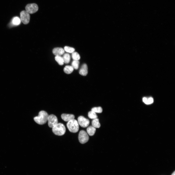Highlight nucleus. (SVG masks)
Segmentation results:
<instances>
[{
    "label": "nucleus",
    "instance_id": "nucleus-1",
    "mask_svg": "<svg viewBox=\"0 0 175 175\" xmlns=\"http://www.w3.org/2000/svg\"><path fill=\"white\" fill-rule=\"evenodd\" d=\"M49 115L46 111H41L39 112L38 116L34 117V120L37 124L42 125L48 121Z\"/></svg>",
    "mask_w": 175,
    "mask_h": 175
},
{
    "label": "nucleus",
    "instance_id": "nucleus-2",
    "mask_svg": "<svg viewBox=\"0 0 175 175\" xmlns=\"http://www.w3.org/2000/svg\"><path fill=\"white\" fill-rule=\"evenodd\" d=\"M52 128L53 132L54 134L57 135H62L66 132V129L65 126L61 123H58Z\"/></svg>",
    "mask_w": 175,
    "mask_h": 175
},
{
    "label": "nucleus",
    "instance_id": "nucleus-3",
    "mask_svg": "<svg viewBox=\"0 0 175 175\" xmlns=\"http://www.w3.org/2000/svg\"><path fill=\"white\" fill-rule=\"evenodd\" d=\"M67 126L69 130L73 133L77 132L79 129L78 121L74 119L68 121L67 124Z\"/></svg>",
    "mask_w": 175,
    "mask_h": 175
},
{
    "label": "nucleus",
    "instance_id": "nucleus-4",
    "mask_svg": "<svg viewBox=\"0 0 175 175\" xmlns=\"http://www.w3.org/2000/svg\"><path fill=\"white\" fill-rule=\"evenodd\" d=\"M78 139L80 143L84 144L88 141L89 137L87 133L85 131L81 130L79 133Z\"/></svg>",
    "mask_w": 175,
    "mask_h": 175
},
{
    "label": "nucleus",
    "instance_id": "nucleus-5",
    "mask_svg": "<svg viewBox=\"0 0 175 175\" xmlns=\"http://www.w3.org/2000/svg\"><path fill=\"white\" fill-rule=\"evenodd\" d=\"M26 11L29 14H32L36 12L38 9L37 5L35 3L29 4L25 7Z\"/></svg>",
    "mask_w": 175,
    "mask_h": 175
},
{
    "label": "nucleus",
    "instance_id": "nucleus-6",
    "mask_svg": "<svg viewBox=\"0 0 175 175\" xmlns=\"http://www.w3.org/2000/svg\"><path fill=\"white\" fill-rule=\"evenodd\" d=\"M21 20L24 24H28L30 21V16L29 14L26 10H23L20 13Z\"/></svg>",
    "mask_w": 175,
    "mask_h": 175
},
{
    "label": "nucleus",
    "instance_id": "nucleus-7",
    "mask_svg": "<svg viewBox=\"0 0 175 175\" xmlns=\"http://www.w3.org/2000/svg\"><path fill=\"white\" fill-rule=\"evenodd\" d=\"M47 121L49 126L51 128H52L58 123L57 117L53 114L49 115Z\"/></svg>",
    "mask_w": 175,
    "mask_h": 175
},
{
    "label": "nucleus",
    "instance_id": "nucleus-8",
    "mask_svg": "<svg viewBox=\"0 0 175 175\" xmlns=\"http://www.w3.org/2000/svg\"><path fill=\"white\" fill-rule=\"evenodd\" d=\"M77 121L79 124L83 128H85L88 126L90 123L88 119L82 116H79L78 117Z\"/></svg>",
    "mask_w": 175,
    "mask_h": 175
},
{
    "label": "nucleus",
    "instance_id": "nucleus-9",
    "mask_svg": "<svg viewBox=\"0 0 175 175\" xmlns=\"http://www.w3.org/2000/svg\"><path fill=\"white\" fill-rule=\"evenodd\" d=\"M64 49L61 47L54 48L52 50L53 54L56 56H61L64 53Z\"/></svg>",
    "mask_w": 175,
    "mask_h": 175
},
{
    "label": "nucleus",
    "instance_id": "nucleus-10",
    "mask_svg": "<svg viewBox=\"0 0 175 175\" xmlns=\"http://www.w3.org/2000/svg\"><path fill=\"white\" fill-rule=\"evenodd\" d=\"M61 118L64 121L68 122L74 119L75 116L73 114H63L61 115Z\"/></svg>",
    "mask_w": 175,
    "mask_h": 175
},
{
    "label": "nucleus",
    "instance_id": "nucleus-11",
    "mask_svg": "<svg viewBox=\"0 0 175 175\" xmlns=\"http://www.w3.org/2000/svg\"><path fill=\"white\" fill-rule=\"evenodd\" d=\"M79 73L81 75L83 76H86L88 73V68L86 64H84L80 69Z\"/></svg>",
    "mask_w": 175,
    "mask_h": 175
},
{
    "label": "nucleus",
    "instance_id": "nucleus-12",
    "mask_svg": "<svg viewBox=\"0 0 175 175\" xmlns=\"http://www.w3.org/2000/svg\"><path fill=\"white\" fill-rule=\"evenodd\" d=\"M96 128L92 126L88 127L87 129V133L90 136L93 135L95 133Z\"/></svg>",
    "mask_w": 175,
    "mask_h": 175
},
{
    "label": "nucleus",
    "instance_id": "nucleus-13",
    "mask_svg": "<svg viewBox=\"0 0 175 175\" xmlns=\"http://www.w3.org/2000/svg\"><path fill=\"white\" fill-rule=\"evenodd\" d=\"M74 68L71 66L70 65H66L64 67L63 69L65 73L67 74H70L73 71Z\"/></svg>",
    "mask_w": 175,
    "mask_h": 175
},
{
    "label": "nucleus",
    "instance_id": "nucleus-14",
    "mask_svg": "<svg viewBox=\"0 0 175 175\" xmlns=\"http://www.w3.org/2000/svg\"><path fill=\"white\" fill-rule=\"evenodd\" d=\"M62 57L64 63L67 64L69 62L70 60V57L69 53H66L64 54Z\"/></svg>",
    "mask_w": 175,
    "mask_h": 175
},
{
    "label": "nucleus",
    "instance_id": "nucleus-15",
    "mask_svg": "<svg viewBox=\"0 0 175 175\" xmlns=\"http://www.w3.org/2000/svg\"><path fill=\"white\" fill-rule=\"evenodd\" d=\"M92 126L95 128H99L100 127V124L99 122V120L96 118L93 119L92 122Z\"/></svg>",
    "mask_w": 175,
    "mask_h": 175
},
{
    "label": "nucleus",
    "instance_id": "nucleus-16",
    "mask_svg": "<svg viewBox=\"0 0 175 175\" xmlns=\"http://www.w3.org/2000/svg\"><path fill=\"white\" fill-rule=\"evenodd\" d=\"M143 102L146 104H150L152 103L154 101L153 98L151 97L149 98L144 97L143 98Z\"/></svg>",
    "mask_w": 175,
    "mask_h": 175
},
{
    "label": "nucleus",
    "instance_id": "nucleus-17",
    "mask_svg": "<svg viewBox=\"0 0 175 175\" xmlns=\"http://www.w3.org/2000/svg\"><path fill=\"white\" fill-rule=\"evenodd\" d=\"M55 59L56 61L59 65H62L64 63L62 57L61 56H56Z\"/></svg>",
    "mask_w": 175,
    "mask_h": 175
},
{
    "label": "nucleus",
    "instance_id": "nucleus-18",
    "mask_svg": "<svg viewBox=\"0 0 175 175\" xmlns=\"http://www.w3.org/2000/svg\"><path fill=\"white\" fill-rule=\"evenodd\" d=\"M72 53V57L73 60L78 61L80 59V56L77 52H74Z\"/></svg>",
    "mask_w": 175,
    "mask_h": 175
},
{
    "label": "nucleus",
    "instance_id": "nucleus-19",
    "mask_svg": "<svg viewBox=\"0 0 175 175\" xmlns=\"http://www.w3.org/2000/svg\"><path fill=\"white\" fill-rule=\"evenodd\" d=\"M88 116L89 118L93 119L97 118L98 117L96 113L92 111L88 112Z\"/></svg>",
    "mask_w": 175,
    "mask_h": 175
},
{
    "label": "nucleus",
    "instance_id": "nucleus-20",
    "mask_svg": "<svg viewBox=\"0 0 175 175\" xmlns=\"http://www.w3.org/2000/svg\"><path fill=\"white\" fill-rule=\"evenodd\" d=\"M79 61L73 60L71 63V66L74 69H77L79 68Z\"/></svg>",
    "mask_w": 175,
    "mask_h": 175
},
{
    "label": "nucleus",
    "instance_id": "nucleus-21",
    "mask_svg": "<svg viewBox=\"0 0 175 175\" xmlns=\"http://www.w3.org/2000/svg\"><path fill=\"white\" fill-rule=\"evenodd\" d=\"M64 49L66 52L70 53H72L75 51L74 48L67 46H65Z\"/></svg>",
    "mask_w": 175,
    "mask_h": 175
},
{
    "label": "nucleus",
    "instance_id": "nucleus-22",
    "mask_svg": "<svg viewBox=\"0 0 175 175\" xmlns=\"http://www.w3.org/2000/svg\"><path fill=\"white\" fill-rule=\"evenodd\" d=\"M92 111L95 113H101L103 111L102 108L101 107H95L92 108L91 109Z\"/></svg>",
    "mask_w": 175,
    "mask_h": 175
},
{
    "label": "nucleus",
    "instance_id": "nucleus-23",
    "mask_svg": "<svg viewBox=\"0 0 175 175\" xmlns=\"http://www.w3.org/2000/svg\"><path fill=\"white\" fill-rule=\"evenodd\" d=\"M12 22L14 24L17 25L19 24L20 23V20L19 18L15 17L13 18Z\"/></svg>",
    "mask_w": 175,
    "mask_h": 175
},
{
    "label": "nucleus",
    "instance_id": "nucleus-24",
    "mask_svg": "<svg viewBox=\"0 0 175 175\" xmlns=\"http://www.w3.org/2000/svg\"><path fill=\"white\" fill-rule=\"evenodd\" d=\"M171 175H175V171H174V172Z\"/></svg>",
    "mask_w": 175,
    "mask_h": 175
}]
</instances>
